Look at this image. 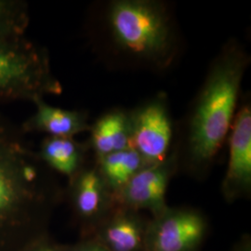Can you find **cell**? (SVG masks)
Instances as JSON below:
<instances>
[{
    "label": "cell",
    "instance_id": "1",
    "mask_svg": "<svg viewBox=\"0 0 251 251\" xmlns=\"http://www.w3.org/2000/svg\"><path fill=\"white\" fill-rule=\"evenodd\" d=\"M21 126L0 111V251H21L48 227L63 192Z\"/></svg>",
    "mask_w": 251,
    "mask_h": 251
},
{
    "label": "cell",
    "instance_id": "2",
    "mask_svg": "<svg viewBox=\"0 0 251 251\" xmlns=\"http://www.w3.org/2000/svg\"><path fill=\"white\" fill-rule=\"evenodd\" d=\"M250 56L236 40L228 41L211 63L189 114L179 163L203 179L228 138Z\"/></svg>",
    "mask_w": 251,
    "mask_h": 251
},
{
    "label": "cell",
    "instance_id": "3",
    "mask_svg": "<svg viewBox=\"0 0 251 251\" xmlns=\"http://www.w3.org/2000/svg\"><path fill=\"white\" fill-rule=\"evenodd\" d=\"M104 20L108 37L117 52L158 70L173 63L178 39L165 4L153 0H115L108 5Z\"/></svg>",
    "mask_w": 251,
    "mask_h": 251
},
{
    "label": "cell",
    "instance_id": "4",
    "mask_svg": "<svg viewBox=\"0 0 251 251\" xmlns=\"http://www.w3.org/2000/svg\"><path fill=\"white\" fill-rule=\"evenodd\" d=\"M47 50L26 36L0 38V104L60 95Z\"/></svg>",
    "mask_w": 251,
    "mask_h": 251
},
{
    "label": "cell",
    "instance_id": "5",
    "mask_svg": "<svg viewBox=\"0 0 251 251\" xmlns=\"http://www.w3.org/2000/svg\"><path fill=\"white\" fill-rule=\"evenodd\" d=\"M208 230V221L201 211L168 206L149 220L145 251H200Z\"/></svg>",
    "mask_w": 251,
    "mask_h": 251
},
{
    "label": "cell",
    "instance_id": "6",
    "mask_svg": "<svg viewBox=\"0 0 251 251\" xmlns=\"http://www.w3.org/2000/svg\"><path fill=\"white\" fill-rule=\"evenodd\" d=\"M67 198L73 216L80 228L81 238L90 237L117 206L114 194L95 163L87 164L68 179Z\"/></svg>",
    "mask_w": 251,
    "mask_h": 251
},
{
    "label": "cell",
    "instance_id": "7",
    "mask_svg": "<svg viewBox=\"0 0 251 251\" xmlns=\"http://www.w3.org/2000/svg\"><path fill=\"white\" fill-rule=\"evenodd\" d=\"M179 168V151L175 148L165 160L146 166L136 173L114 195L116 206L139 212L145 210L152 218L160 215L169 206L167 191Z\"/></svg>",
    "mask_w": 251,
    "mask_h": 251
},
{
    "label": "cell",
    "instance_id": "8",
    "mask_svg": "<svg viewBox=\"0 0 251 251\" xmlns=\"http://www.w3.org/2000/svg\"><path fill=\"white\" fill-rule=\"evenodd\" d=\"M132 148L148 165L165 160L172 150L173 123L166 95L157 94L130 111Z\"/></svg>",
    "mask_w": 251,
    "mask_h": 251
},
{
    "label": "cell",
    "instance_id": "9",
    "mask_svg": "<svg viewBox=\"0 0 251 251\" xmlns=\"http://www.w3.org/2000/svg\"><path fill=\"white\" fill-rule=\"evenodd\" d=\"M229 159L222 183L224 198L233 203L251 193V107L245 103L236 112L228 135Z\"/></svg>",
    "mask_w": 251,
    "mask_h": 251
},
{
    "label": "cell",
    "instance_id": "10",
    "mask_svg": "<svg viewBox=\"0 0 251 251\" xmlns=\"http://www.w3.org/2000/svg\"><path fill=\"white\" fill-rule=\"evenodd\" d=\"M148 223L141 212L116 206L90 237L109 251H145Z\"/></svg>",
    "mask_w": 251,
    "mask_h": 251
},
{
    "label": "cell",
    "instance_id": "11",
    "mask_svg": "<svg viewBox=\"0 0 251 251\" xmlns=\"http://www.w3.org/2000/svg\"><path fill=\"white\" fill-rule=\"evenodd\" d=\"M35 111L21 124L25 134L44 133L49 137L75 138L90 130L89 115L83 110L56 107L45 99L33 101Z\"/></svg>",
    "mask_w": 251,
    "mask_h": 251
},
{
    "label": "cell",
    "instance_id": "12",
    "mask_svg": "<svg viewBox=\"0 0 251 251\" xmlns=\"http://www.w3.org/2000/svg\"><path fill=\"white\" fill-rule=\"evenodd\" d=\"M87 141L95 160L113 152L132 148L130 111L112 109L90 124Z\"/></svg>",
    "mask_w": 251,
    "mask_h": 251
},
{
    "label": "cell",
    "instance_id": "13",
    "mask_svg": "<svg viewBox=\"0 0 251 251\" xmlns=\"http://www.w3.org/2000/svg\"><path fill=\"white\" fill-rule=\"evenodd\" d=\"M90 152L87 142L80 143L75 138L49 137L40 142L37 155L46 167L72 179L87 165L88 154Z\"/></svg>",
    "mask_w": 251,
    "mask_h": 251
},
{
    "label": "cell",
    "instance_id": "14",
    "mask_svg": "<svg viewBox=\"0 0 251 251\" xmlns=\"http://www.w3.org/2000/svg\"><path fill=\"white\" fill-rule=\"evenodd\" d=\"M94 163L114 195L124 187L136 173L149 166L134 148L110 153Z\"/></svg>",
    "mask_w": 251,
    "mask_h": 251
},
{
    "label": "cell",
    "instance_id": "15",
    "mask_svg": "<svg viewBox=\"0 0 251 251\" xmlns=\"http://www.w3.org/2000/svg\"><path fill=\"white\" fill-rule=\"evenodd\" d=\"M30 14L23 0H0V38L25 36Z\"/></svg>",
    "mask_w": 251,
    "mask_h": 251
},
{
    "label": "cell",
    "instance_id": "16",
    "mask_svg": "<svg viewBox=\"0 0 251 251\" xmlns=\"http://www.w3.org/2000/svg\"><path fill=\"white\" fill-rule=\"evenodd\" d=\"M21 251H63V245L56 242L47 233L28 244Z\"/></svg>",
    "mask_w": 251,
    "mask_h": 251
},
{
    "label": "cell",
    "instance_id": "17",
    "mask_svg": "<svg viewBox=\"0 0 251 251\" xmlns=\"http://www.w3.org/2000/svg\"><path fill=\"white\" fill-rule=\"evenodd\" d=\"M63 251H109L93 237L81 238L74 245H63Z\"/></svg>",
    "mask_w": 251,
    "mask_h": 251
},
{
    "label": "cell",
    "instance_id": "18",
    "mask_svg": "<svg viewBox=\"0 0 251 251\" xmlns=\"http://www.w3.org/2000/svg\"><path fill=\"white\" fill-rule=\"evenodd\" d=\"M231 251H251V236L249 233L242 234L233 244Z\"/></svg>",
    "mask_w": 251,
    "mask_h": 251
}]
</instances>
